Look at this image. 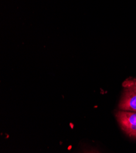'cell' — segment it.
<instances>
[{"label": "cell", "instance_id": "2", "mask_svg": "<svg viewBox=\"0 0 136 153\" xmlns=\"http://www.w3.org/2000/svg\"><path fill=\"white\" fill-rule=\"evenodd\" d=\"M116 118L122 130L136 139V112L120 111L116 113Z\"/></svg>", "mask_w": 136, "mask_h": 153}, {"label": "cell", "instance_id": "1", "mask_svg": "<svg viewBox=\"0 0 136 153\" xmlns=\"http://www.w3.org/2000/svg\"><path fill=\"white\" fill-rule=\"evenodd\" d=\"M123 94L119 103L121 111L136 112V78H129L123 83Z\"/></svg>", "mask_w": 136, "mask_h": 153}]
</instances>
